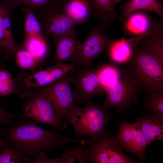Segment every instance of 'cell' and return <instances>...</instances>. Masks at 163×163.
Segmentation results:
<instances>
[{
	"instance_id": "obj_1",
	"label": "cell",
	"mask_w": 163,
	"mask_h": 163,
	"mask_svg": "<svg viewBox=\"0 0 163 163\" xmlns=\"http://www.w3.org/2000/svg\"><path fill=\"white\" fill-rule=\"evenodd\" d=\"M163 26H158L134 44L123 71L130 74L145 93L163 87Z\"/></svg>"
},
{
	"instance_id": "obj_2",
	"label": "cell",
	"mask_w": 163,
	"mask_h": 163,
	"mask_svg": "<svg viewBox=\"0 0 163 163\" xmlns=\"http://www.w3.org/2000/svg\"><path fill=\"white\" fill-rule=\"evenodd\" d=\"M6 128H0V135L3 140L21 152L25 156L34 160L39 152L73 142L84 146L86 140L71 139L55 130L47 129L36 123L23 119Z\"/></svg>"
},
{
	"instance_id": "obj_3",
	"label": "cell",
	"mask_w": 163,
	"mask_h": 163,
	"mask_svg": "<svg viewBox=\"0 0 163 163\" xmlns=\"http://www.w3.org/2000/svg\"><path fill=\"white\" fill-rule=\"evenodd\" d=\"M74 149L65 148L69 155L78 160L80 163H141L133 158L126 155L121 145L106 131L100 137L88 140L85 149L75 143Z\"/></svg>"
},
{
	"instance_id": "obj_4",
	"label": "cell",
	"mask_w": 163,
	"mask_h": 163,
	"mask_svg": "<svg viewBox=\"0 0 163 163\" xmlns=\"http://www.w3.org/2000/svg\"><path fill=\"white\" fill-rule=\"evenodd\" d=\"M107 109L92 102L78 107L71 117L69 123L73 126V135L97 138L106 132V126L111 117Z\"/></svg>"
},
{
	"instance_id": "obj_5",
	"label": "cell",
	"mask_w": 163,
	"mask_h": 163,
	"mask_svg": "<svg viewBox=\"0 0 163 163\" xmlns=\"http://www.w3.org/2000/svg\"><path fill=\"white\" fill-rule=\"evenodd\" d=\"M73 63H59L43 69L34 72L22 70L13 78L14 93L21 97H28L35 88L49 84L67 73L75 70Z\"/></svg>"
},
{
	"instance_id": "obj_6",
	"label": "cell",
	"mask_w": 163,
	"mask_h": 163,
	"mask_svg": "<svg viewBox=\"0 0 163 163\" xmlns=\"http://www.w3.org/2000/svg\"><path fill=\"white\" fill-rule=\"evenodd\" d=\"M73 71L49 84L38 88L37 90L48 99L57 114L68 123L71 116L78 108L71 88V78Z\"/></svg>"
},
{
	"instance_id": "obj_7",
	"label": "cell",
	"mask_w": 163,
	"mask_h": 163,
	"mask_svg": "<svg viewBox=\"0 0 163 163\" xmlns=\"http://www.w3.org/2000/svg\"><path fill=\"white\" fill-rule=\"evenodd\" d=\"M122 72L116 82L104 89L105 97L103 105L107 109L115 108L120 113L137 102L138 95L143 91L141 86L130 74L125 71Z\"/></svg>"
},
{
	"instance_id": "obj_8",
	"label": "cell",
	"mask_w": 163,
	"mask_h": 163,
	"mask_svg": "<svg viewBox=\"0 0 163 163\" xmlns=\"http://www.w3.org/2000/svg\"><path fill=\"white\" fill-rule=\"evenodd\" d=\"M36 15L46 39H53L75 29L77 25L66 12L60 0H51Z\"/></svg>"
},
{
	"instance_id": "obj_9",
	"label": "cell",
	"mask_w": 163,
	"mask_h": 163,
	"mask_svg": "<svg viewBox=\"0 0 163 163\" xmlns=\"http://www.w3.org/2000/svg\"><path fill=\"white\" fill-rule=\"evenodd\" d=\"M21 108L27 119L36 123L46 124L62 130L67 127L68 123L58 116L48 99L40 92L33 93Z\"/></svg>"
},
{
	"instance_id": "obj_10",
	"label": "cell",
	"mask_w": 163,
	"mask_h": 163,
	"mask_svg": "<svg viewBox=\"0 0 163 163\" xmlns=\"http://www.w3.org/2000/svg\"><path fill=\"white\" fill-rule=\"evenodd\" d=\"M73 91L78 104L86 105L96 95L103 97L104 88L96 69L91 65L82 66L74 70L71 78Z\"/></svg>"
},
{
	"instance_id": "obj_11",
	"label": "cell",
	"mask_w": 163,
	"mask_h": 163,
	"mask_svg": "<svg viewBox=\"0 0 163 163\" xmlns=\"http://www.w3.org/2000/svg\"><path fill=\"white\" fill-rule=\"evenodd\" d=\"M108 27L106 23H100L91 29L87 39L82 43L79 68L91 65L95 59L107 51L112 39L104 33Z\"/></svg>"
},
{
	"instance_id": "obj_12",
	"label": "cell",
	"mask_w": 163,
	"mask_h": 163,
	"mask_svg": "<svg viewBox=\"0 0 163 163\" xmlns=\"http://www.w3.org/2000/svg\"><path fill=\"white\" fill-rule=\"evenodd\" d=\"M113 136L123 150L132 153L142 161L145 160L146 149L149 144L135 122L131 123L124 120Z\"/></svg>"
},
{
	"instance_id": "obj_13",
	"label": "cell",
	"mask_w": 163,
	"mask_h": 163,
	"mask_svg": "<svg viewBox=\"0 0 163 163\" xmlns=\"http://www.w3.org/2000/svg\"><path fill=\"white\" fill-rule=\"evenodd\" d=\"M53 40L55 44V52L51 63L56 64L69 62L78 68L82 43L75 29Z\"/></svg>"
},
{
	"instance_id": "obj_14",
	"label": "cell",
	"mask_w": 163,
	"mask_h": 163,
	"mask_svg": "<svg viewBox=\"0 0 163 163\" xmlns=\"http://www.w3.org/2000/svg\"><path fill=\"white\" fill-rule=\"evenodd\" d=\"M11 12L4 0H0V48L5 58L15 56L19 48L12 32Z\"/></svg>"
},
{
	"instance_id": "obj_15",
	"label": "cell",
	"mask_w": 163,
	"mask_h": 163,
	"mask_svg": "<svg viewBox=\"0 0 163 163\" xmlns=\"http://www.w3.org/2000/svg\"><path fill=\"white\" fill-rule=\"evenodd\" d=\"M122 22L125 33L133 37L141 36L150 32L160 22H155L147 13L140 11L132 12Z\"/></svg>"
},
{
	"instance_id": "obj_16",
	"label": "cell",
	"mask_w": 163,
	"mask_h": 163,
	"mask_svg": "<svg viewBox=\"0 0 163 163\" xmlns=\"http://www.w3.org/2000/svg\"><path fill=\"white\" fill-rule=\"evenodd\" d=\"M136 120L149 145L154 141H163V115L147 112Z\"/></svg>"
},
{
	"instance_id": "obj_17",
	"label": "cell",
	"mask_w": 163,
	"mask_h": 163,
	"mask_svg": "<svg viewBox=\"0 0 163 163\" xmlns=\"http://www.w3.org/2000/svg\"><path fill=\"white\" fill-rule=\"evenodd\" d=\"M141 10L156 13L163 23V5L158 0H128L123 2L120 8L118 21H122L132 12Z\"/></svg>"
},
{
	"instance_id": "obj_18",
	"label": "cell",
	"mask_w": 163,
	"mask_h": 163,
	"mask_svg": "<svg viewBox=\"0 0 163 163\" xmlns=\"http://www.w3.org/2000/svg\"><path fill=\"white\" fill-rule=\"evenodd\" d=\"M133 45L131 38L112 39L107 50L108 56L115 64H126L131 57Z\"/></svg>"
},
{
	"instance_id": "obj_19",
	"label": "cell",
	"mask_w": 163,
	"mask_h": 163,
	"mask_svg": "<svg viewBox=\"0 0 163 163\" xmlns=\"http://www.w3.org/2000/svg\"><path fill=\"white\" fill-rule=\"evenodd\" d=\"M88 4L91 14L103 23H110L117 15L112 0H84Z\"/></svg>"
},
{
	"instance_id": "obj_20",
	"label": "cell",
	"mask_w": 163,
	"mask_h": 163,
	"mask_svg": "<svg viewBox=\"0 0 163 163\" xmlns=\"http://www.w3.org/2000/svg\"><path fill=\"white\" fill-rule=\"evenodd\" d=\"M63 5L67 14L77 25L85 22L91 14L84 0H66Z\"/></svg>"
},
{
	"instance_id": "obj_21",
	"label": "cell",
	"mask_w": 163,
	"mask_h": 163,
	"mask_svg": "<svg viewBox=\"0 0 163 163\" xmlns=\"http://www.w3.org/2000/svg\"><path fill=\"white\" fill-rule=\"evenodd\" d=\"M25 16L24 24V38L35 37L43 40H47L35 11L29 7L24 5L21 9Z\"/></svg>"
},
{
	"instance_id": "obj_22",
	"label": "cell",
	"mask_w": 163,
	"mask_h": 163,
	"mask_svg": "<svg viewBox=\"0 0 163 163\" xmlns=\"http://www.w3.org/2000/svg\"><path fill=\"white\" fill-rule=\"evenodd\" d=\"M21 47L44 63L49 53L47 40H42L35 37L24 38Z\"/></svg>"
},
{
	"instance_id": "obj_23",
	"label": "cell",
	"mask_w": 163,
	"mask_h": 163,
	"mask_svg": "<svg viewBox=\"0 0 163 163\" xmlns=\"http://www.w3.org/2000/svg\"><path fill=\"white\" fill-rule=\"evenodd\" d=\"M145 94L142 104L147 112L163 115V88Z\"/></svg>"
},
{
	"instance_id": "obj_24",
	"label": "cell",
	"mask_w": 163,
	"mask_h": 163,
	"mask_svg": "<svg viewBox=\"0 0 163 163\" xmlns=\"http://www.w3.org/2000/svg\"><path fill=\"white\" fill-rule=\"evenodd\" d=\"M15 56L16 65L22 70L35 72L41 69L44 65V63L35 58L29 52L19 47Z\"/></svg>"
},
{
	"instance_id": "obj_25",
	"label": "cell",
	"mask_w": 163,
	"mask_h": 163,
	"mask_svg": "<svg viewBox=\"0 0 163 163\" xmlns=\"http://www.w3.org/2000/svg\"><path fill=\"white\" fill-rule=\"evenodd\" d=\"M96 69L104 90L116 82L122 74L116 67L108 64L102 65Z\"/></svg>"
},
{
	"instance_id": "obj_26",
	"label": "cell",
	"mask_w": 163,
	"mask_h": 163,
	"mask_svg": "<svg viewBox=\"0 0 163 163\" xmlns=\"http://www.w3.org/2000/svg\"><path fill=\"white\" fill-rule=\"evenodd\" d=\"M2 148L0 152V163H26L24 154L3 139Z\"/></svg>"
},
{
	"instance_id": "obj_27",
	"label": "cell",
	"mask_w": 163,
	"mask_h": 163,
	"mask_svg": "<svg viewBox=\"0 0 163 163\" xmlns=\"http://www.w3.org/2000/svg\"><path fill=\"white\" fill-rule=\"evenodd\" d=\"M14 93L13 78L11 72L5 68L0 69V96Z\"/></svg>"
},
{
	"instance_id": "obj_28",
	"label": "cell",
	"mask_w": 163,
	"mask_h": 163,
	"mask_svg": "<svg viewBox=\"0 0 163 163\" xmlns=\"http://www.w3.org/2000/svg\"><path fill=\"white\" fill-rule=\"evenodd\" d=\"M16 117L27 120L22 114L12 113L6 111L0 102V125L5 127L11 125L14 123V119Z\"/></svg>"
},
{
	"instance_id": "obj_29",
	"label": "cell",
	"mask_w": 163,
	"mask_h": 163,
	"mask_svg": "<svg viewBox=\"0 0 163 163\" xmlns=\"http://www.w3.org/2000/svg\"><path fill=\"white\" fill-rule=\"evenodd\" d=\"M66 154L62 153L61 156L57 159H51L48 158L46 156L45 152H39L37 156L34 160L25 157L27 163H65Z\"/></svg>"
},
{
	"instance_id": "obj_30",
	"label": "cell",
	"mask_w": 163,
	"mask_h": 163,
	"mask_svg": "<svg viewBox=\"0 0 163 163\" xmlns=\"http://www.w3.org/2000/svg\"><path fill=\"white\" fill-rule=\"evenodd\" d=\"M52 0H20L17 3L16 7L24 4L32 8L34 11H39Z\"/></svg>"
},
{
	"instance_id": "obj_31",
	"label": "cell",
	"mask_w": 163,
	"mask_h": 163,
	"mask_svg": "<svg viewBox=\"0 0 163 163\" xmlns=\"http://www.w3.org/2000/svg\"><path fill=\"white\" fill-rule=\"evenodd\" d=\"M20 0H4L8 8L11 11L16 8V5Z\"/></svg>"
},
{
	"instance_id": "obj_32",
	"label": "cell",
	"mask_w": 163,
	"mask_h": 163,
	"mask_svg": "<svg viewBox=\"0 0 163 163\" xmlns=\"http://www.w3.org/2000/svg\"><path fill=\"white\" fill-rule=\"evenodd\" d=\"M2 54H3L2 51L0 48V69L4 68L2 59Z\"/></svg>"
},
{
	"instance_id": "obj_33",
	"label": "cell",
	"mask_w": 163,
	"mask_h": 163,
	"mask_svg": "<svg viewBox=\"0 0 163 163\" xmlns=\"http://www.w3.org/2000/svg\"><path fill=\"white\" fill-rule=\"evenodd\" d=\"M122 0H112V5L113 7L115 8L117 4Z\"/></svg>"
},
{
	"instance_id": "obj_34",
	"label": "cell",
	"mask_w": 163,
	"mask_h": 163,
	"mask_svg": "<svg viewBox=\"0 0 163 163\" xmlns=\"http://www.w3.org/2000/svg\"><path fill=\"white\" fill-rule=\"evenodd\" d=\"M3 143V139L2 136L0 135V152L1 149L2 148Z\"/></svg>"
},
{
	"instance_id": "obj_35",
	"label": "cell",
	"mask_w": 163,
	"mask_h": 163,
	"mask_svg": "<svg viewBox=\"0 0 163 163\" xmlns=\"http://www.w3.org/2000/svg\"><path fill=\"white\" fill-rule=\"evenodd\" d=\"M63 3H64L66 0H60Z\"/></svg>"
}]
</instances>
